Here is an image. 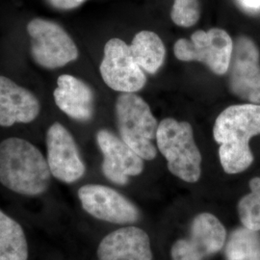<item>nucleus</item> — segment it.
<instances>
[{"label":"nucleus","instance_id":"obj_1","mask_svg":"<svg viewBox=\"0 0 260 260\" xmlns=\"http://www.w3.org/2000/svg\"><path fill=\"white\" fill-rule=\"evenodd\" d=\"M257 135H260V104L232 105L217 117L213 137L220 145V162L226 174H240L251 167L254 157L250 141Z\"/></svg>","mask_w":260,"mask_h":260},{"label":"nucleus","instance_id":"obj_2","mask_svg":"<svg viewBox=\"0 0 260 260\" xmlns=\"http://www.w3.org/2000/svg\"><path fill=\"white\" fill-rule=\"evenodd\" d=\"M47 158L32 143L17 137L0 143V183L19 195L44 194L51 182Z\"/></svg>","mask_w":260,"mask_h":260},{"label":"nucleus","instance_id":"obj_3","mask_svg":"<svg viewBox=\"0 0 260 260\" xmlns=\"http://www.w3.org/2000/svg\"><path fill=\"white\" fill-rule=\"evenodd\" d=\"M156 148L167 160L169 171L179 179L195 183L202 175V154L191 124L167 118L160 121Z\"/></svg>","mask_w":260,"mask_h":260},{"label":"nucleus","instance_id":"obj_4","mask_svg":"<svg viewBox=\"0 0 260 260\" xmlns=\"http://www.w3.org/2000/svg\"><path fill=\"white\" fill-rule=\"evenodd\" d=\"M116 118L121 138L144 160L157 155V120L149 104L135 93H121L116 103Z\"/></svg>","mask_w":260,"mask_h":260},{"label":"nucleus","instance_id":"obj_5","mask_svg":"<svg viewBox=\"0 0 260 260\" xmlns=\"http://www.w3.org/2000/svg\"><path fill=\"white\" fill-rule=\"evenodd\" d=\"M26 29L30 37V53L40 67L54 70L78 58L79 52L74 40L54 21L32 19Z\"/></svg>","mask_w":260,"mask_h":260},{"label":"nucleus","instance_id":"obj_6","mask_svg":"<svg viewBox=\"0 0 260 260\" xmlns=\"http://www.w3.org/2000/svg\"><path fill=\"white\" fill-rule=\"evenodd\" d=\"M233 45L226 31L211 28L208 31H196L190 40L179 39L175 44L174 53L180 61L201 62L215 75H223L230 68Z\"/></svg>","mask_w":260,"mask_h":260},{"label":"nucleus","instance_id":"obj_7","mask_svg":"<svg viewBox=\"0 0 260 260\" xmlns=\"http://www.w3.org/2000/svg\"><path fill=\"white\" fill-rule=\"evenodd\" d=\"M226 242V230L212 213L198 214L192 220L188 237L175 242L172 260H205L218 253Z\"/></svg>","mask_w":260,"mask_h":260},{"label":"nucleus","instance_id":"obj_8","mask_svg":"<svg viewBox=\"0 0 260 260\" xmlns=\"http://www.w3.org/2000/svg\"><path fill=\"white\" fill-rule=\"evenodd\" d=\"M228 74L234 95L260 104V51L251 38L240 36L235 40Z\"/></svg>","mask_w":260,"mask_h":260},{"label":"nucleus","instance_id":"obj_9","mask_svg":"<svg viewBox=\"0 0 260 260\" xmlns=\"http://www.w3.org/2000/svg\"><path fill=\"white\" fill-rule=\"evenodd\" d=\"M100 72L104 83L121 93H136L147 83L146 75L135 62L129 46L117 38L106 43Z\"/></svg>","mask_w":260,"mask_h":260},{"label":"nucleus","instance_id":"obj_10","mask_svg":"<svg viewBox=\"0 0 260 260\" xmlns=\"http://www.w3.org/2000/svg\"><path fill=\"white\" fill-rule=\"evenodd\" d=\"M78 198L84 210L98 220L117 224H129L139 220L137 206L108 186H82L78 190Z\"/></svg>","mask_w":260,"mask_h":260},{"label":"nucleus","instance_id":"obj_11","mask_svg":"<svg viewBox=\"0 0 260 260\" xmlns=\"http://www.w3.org/2000/svg\"><path fill=\"white\" fill-rule=\"evenodd\" d=\"M47 160L50 173L56 179L74 183L83 177L86 166L80 156L75 138L60 122H54L47 129Z\"/></svg>","mask_w":260,"mask_h":260},{"label":"nucleus","instance_id":"obj_12","mask_svg":"<svg viewBox=\"0 0 260 260\" xmlns=\"http://www.w3.org/2000/svg\"><path fill=\"white\" fill-rule=\"evenodd\" d=\"M96 142L103 154V175L111 182L125 185L130 177L143 173L144 159L111 131L100 130L96 133Z\"/></svg>","mask_w":260,"mask_h":260},{"label":"nucleus","instance_id":"obj_13","mask_svg":"<svg viewBox=\"0 0 260 260\" xmlns=\"http://www.w3.org/2000/svg\"><path fill=\"white\" fill-rule=\"evenodd\" d=\"M152 257L148 233L133 225L107 234L98 248L99 260H152Z\"/></svg>","mask_w":260,"mask_h":260},{"label":"nucleus","instance_id":"obj_14","mask_svg":"<svg viewBox=\"0 0 260 260\" xmlns=\"http://www.w3.org/2000/svg\"><path fill=\"white\" fill-rule=\"evenodd\" d=\"M40 110L41 104L34 93L0 75V126L32 122Z\"/></svg>","mask_w":260,"mask_h":260},{"label":"nucleus","instance_id":"obj_15","mask_svg":"<svg viewBox=\"0 0 260 260\" xmlns=\"http://www.w3.org/2000/svg\"><path fill=\"white\" fill-rule=\"evenodd\" d=\"M56 105L67 116L75 121H87L93 115L92 88L74 75H60L53 92Z\"/></svg>","mask_w":260,"mask_h":260},{"label":"nucleus","instance_id":"obj_16","mask_svg":"<svg viewBox=\"0 0 260 260\" xmlns=\"http://www.w3.org/2000/svg\"><path fill=\"white\" fill-rule=\"evenodd\" d=\"M130 47L131 54L140 68L150 75H154L162 67L166 48L156 33L141 31L133 38Z\"/></svg>","mask_w":260,"mask_h":260},{"label":"nucleus","instance_id":"obj_17","mask_svg":"<svg viewBox=\"0 0 260 260\" xmlns=\"http://www.w3.org/2000/svg\"><path fill=\"white\" fill-rule=\"evenodd\" d=\"M0 260H28L25 233L16 220L0 210Z\"/></svg>","mask_w":260,"mask_h":260},{"label":"nucleus","instance_id":"obj_18","mask_svg":"<svg viewBox=\"0 0 260 260\" xmlns=\"http://www.w3.org/2000/svg\"><path fill=\"white\" fill-rule=\"evenodd\" d=\"M224 252L226 260H260V233L237 228L225 242Z\"/></svg>","mask_w":260,"mask_h":260},{"label":"nucleus","instance_id":"obj_19","mask_svg":"<svg viewBox=\"0 0 260 260\" xmlns=\"http://www.w3.org/2000/svg\"><path fill=\"white\" fill-rule=\"evenodd\" d=\"M249 187L251 192L238 202V216L243 226L260 233V177L251 178Z\"/></svg>","mask_w":260,"mask_h":260},{"label":"nucleus","instance_id":"obj_20","mask_svg":"<svg viewBox=\"0 0 260 260\" xmlns=\"http://www.w3.org/2000/svg\"><path fill=\"white\" fill-rule=\"evenodd\" d=\"M201 17L200 0H175L171 19L180 27L194 26Z\"/></svg>","mask_w":260,"mask_h":260},{"label":"nucleus","instance_id":"obj_21","mask_svg":"<svg viewBox=\"0 0 260 260\" xmlns=\"http://www.w3.org/2000/svg\"><path fill=\"white\" fill-rule=\"evenodd\" d=\"M47 3L54 9L67 11V10L75 9L81 6L88 0H47Z\"/></svg>","mask_w":260,"mask_h":260},{"label":"nucleus","instance_id":"obj_22","mask_svg":"<svg viewBox=\"0 0 260 260\" xmlns=\"http://www.w3.org/2000/svg\"><path fill=\"white\" fill-rule=\"evenodd\" d=\"M237 1L241 6L242 9L247 12H251V13L260 12V0H237Z\"/></svg>","mask_w":260,"mask_h":260}]
</instances>
